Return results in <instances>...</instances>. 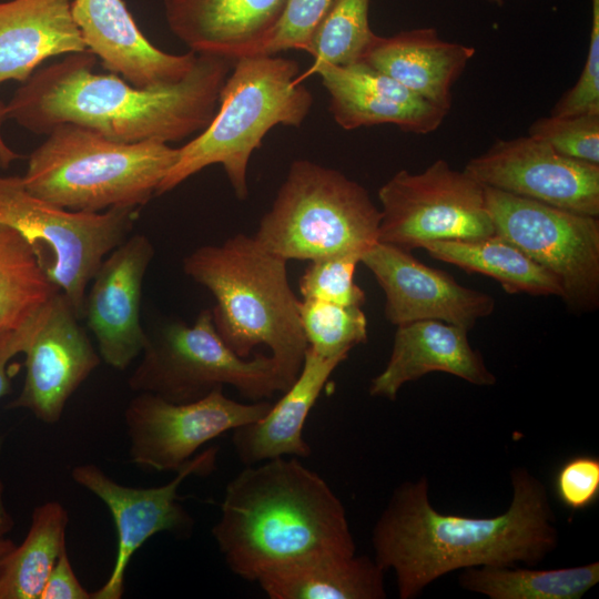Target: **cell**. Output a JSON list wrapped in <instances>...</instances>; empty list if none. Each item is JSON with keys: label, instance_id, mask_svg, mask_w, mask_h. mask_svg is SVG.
I'll list each match as a JSON object with an SVG mask.
<instances>
[{"label": "cell", "instance_id": "9", "mask_svg": "<svg viewBox=\"0 0 599 599\" xmlns=\"http://www.w3.org/2000/svg\"><path fill=\"white\" fill-rule=\"evenodd\" d=\"M139 210L72 211L30 193L21 176H0V224L27 241L48 280L80 319L91 280L102 261L130 236Z\"/></svg>", "mask_w": 599, "mask_h": 599}, {"label": "cell", "instance_id": "12", "mask_svg": "<svg viewBox=\"0 0 599 599\" xmlns=\"http://www.w3.org/2000/svg\"><path fill=\"white\" fill-rule=\"evenodd\" d=\"M271 405L236 402L223 388L181 404L138 393L124 410L130 459L142 468L177 471L204 444L261 419Z\"/></svg>", "mask_w": 599, "mask_h": 599}, {"label": "cell", "instance_id": "21", "mask_svg": "<svg viewBox=\"0 0 599 599\" xmlns=\"http://www.w3.org/2000/svg\"><path fill=\"white\" fill-rule=\"evenodd\" d=\"M466 327L440 321H417L398 325L385 368L369 385V394L395 400L409 382L441 372L477 386L495 385L497 379L468 339Z\"/></svg>", "mask_w": 599, "mask_h": 599}, {"label": "cell", "instance_id": "35", "mask_svg": "<svg viewBox=\"0 0 599 599\" xmlns=\"http://www.w3.org/2000/svg\"><path fill=\"white\" fill-rule=\"evenodd\" d=\"M599 113V0H591V27L583 69L575 83L557 101L551 115Z\"/></svg>", "mask_w": 599, "mask_h": 599}, {"label": "cell", "instance_id": "36", "mask_svg": "<svg viewBox=\"0 0 599 599\" xmlns=\"http://www.w3.org/2000/svg\"><path fill=\"white\" fill-rule=\"evenodd\" d=\"M555 493L560 502L572 510H583L599 498V459L579 455L566 460L557 470Z\"/></svg>", "mask_w": 599, "mask_h": 599}, {"label": "cell", "instance_id": "40", "mask_svg": "<svg viewBox=\"0 0 599 599\" xmlns=\"http://www.w3.org/2000/svg\"><path fill=\"white\" fill-rule=\"evenodd\" d=\"M14 547H16V544L11 539L3 538V536H0V567L3 562V559Z\"/></svg>", "mask_w": 599, "mask_h": 599}, {"label": "cell", "instance_id": "32", "mask_svg": "<svg viewBox=\"0 0 599 599\" xmlns=\"http://www.w3.org/2000/svg\"><path fill=\"white\" fill-rule=\"evenodd\" d=\"M361 257L351 253L309 261L300 278L302 298L362 307L366 295L354 280Z\"/></svg>", "mask_w": 599, "mask_h": 599}, {"label": "cell", "instance_id": "16", "mask_svg": "<svg viewBox=\"0 0 599 599\" xmlns=\"http://www.w3.org/2000/svg\"><path fill=\"white\" fill-rule=\"evenodd\" d=\"M155 251L146 235H130L101 263L91 280L82 318L92 332L101 359L123 370L145 345L141 323L142 285Z\"/></svg>", "mask_w": 599, "mask_h": 599}, {"label": "cell", "instance_id": "4", "mask_svg": "<svg viewBox=\"0 0 599 599\" xmlns=\"http://www.w3.org/2000/svg\"><path fill=\"white\" fill-rule=\"evenodd\" d=\"M183 271L215 298L211 312L224 343L241 357L266 346L292 384L308 345L287 261L264 248L254 235L240 233L195 248L183 258Z\"/></svg>", "mask_w": 599, "mask_h": 599}, {"label": "cell", "instance_id": "37", "mask_svg": "<svg viewBox=\"0 0 599 599\" xmlns=\"http://www.w3.org/2000/svg\"><path fill=\"white\" fill-rule=\"evenodd\" d=\"M51 298L22 325L0 335V398L10 393L11 389L8 372L9 362L14 356L26 352L48 316ZM2 491L3 486L0 481V536H3L13 526L12 518L3 504Z\"/></svg>", "mask_w": 599, "mask_h": 599}, {"label": "cell", "instance_id": "7", "mask_svg": "<svg viewBox=\"0 0 599 599\" xmlns=\"http://www.w3.org/2000/svg\"><path fill=\"white\" fill-rule=\"evenodd\" d=\"M380 220L363 185L335 169L296 160L254 237L287 262L363 255L378 242Z\"/></svg>", "mask_w": 599, "mask_h": 599}, {"label": "cell", "instance_id": "14", "mask_svg": "<svg viewBox=\"0 0 599 599\" xmlns=\"http://www.w3.org/2000/svg\"><path fill=\"white\" fill-rule=\"evenodd\" d=\"M464 171L484 186L599 216V164L562 155L534 136L496 140Z\"/></svg>", "mask_w": 599, "mask_h": 599}, {"label": "cell", "instance_id": "30", "mask_svg": "<svg viewBox=\"0 0 599 599\" xmlns=\"http://www.w3.org/2000/svg\"><path fill=\"white\" fill-rule=\"evenodd\" d=\"M370 0H337L316 29L306 50L313 57L303 81L325 64H349L362 59L376 33L369 27Z\"/></svg>", "mask_w": 599, "mask_h": 599}, {"label": "cell", "instance_id": "11", "mask_svg": "<svg viewBox=\"0 0 599 599\" xmlns=\"http://www.w3.org/2000/svg\"><path fill=\"white\" fill-rule=\"evenodd\" d=\"M378 200V242L412 250L432 241L495 234L485 186L444 159L418 173L399 170L379 187Z\"/></svg>", "mask_w": 599, "mask_h": 599}, {"label": "cell", "instance_id": "6", "mask_svg": "<svg viewBox=\"0 0 599 599\" xmlns=\"http://www.w3.org/2000/svg\"><path fill=\"white\" fill-rule=\"evenodd\" d=\"M47 135L29 155L22 183L33 195L72 211L140 209L179 155V148L165 142H115L72 123Z\"/></svg>", "mask_w": 599, "mask_h": 599}, {"label": "cell", "instance_id": "18", "mask_svg": "<svg viewBox=\"0 0 599 599\" xmlns=\"http://www.w3.org/2000/svg\"><path fill=\"white\" fill-rule=\"evenodd\" d=\"M71 12L87 49L134 87L172 85L193 68V51L172 54L142 33L123 0H72Z\"/></svg>", "mask_w": 599, "mask_h": 599}, {"label": "cell", "instance_id": "20", "mask_svg": "<svg viewBox=\"0 0 599 599\" xmlns=\"http://www.w3.org/2000/svg\"><path fill=\"white\" fill-rule=\"evenodd\" d=\"M286 0H164L171 32L196 54L237 60L260 54Z\"/></svg>", "mask_w": 599, "mask_h": 599}, {"label": "cell", "instance_id": "1", "mask_svg": "<svg viewBox=\"0 0 599 599\" xmlns=\"http://www.w3.org/2000/svg\"><path fill=\"white\" fill-rule=\"evenodd\" d=\"M508 509L495 517L439 512L426 477L393 491L372 530L374 559L393 570L398 597L413 599L438 578L471 567L536 566L559 544L546 486L524 467L510 473Z\"/></svg>", "mask_w": 599, "mask_h": 599}, {"label": "cell", "instance_id": "3", "mask_svg": "<svg viewBox=\"0 0 599 599\" xmlns=\"http://www.w3.org/2000/svg\"><path fill=\"white\" fill-rule=\"evenodd\" d=\"M212 536L229 569L250 581L307 556L356 554L343 502L296 457L245 466L230 480Z\"/></svg>", "mask_w": 599, "mask_h": 599}, {"label": "cell", "instance_id": "8", "mask_svg": "<svg viewBox=\"0 0 599 599\" xmlns=\"http://www.w3.org/2000/svg\"><path fill=\"white\" fill-rule=\"evenodd\" d=\"M142 357L128 384L172 403L201 399L230 385L250 402L267 400L290 383L271 355L241 357L219 335L211 309L193 324L171 321L148 333Z\"/></svg>", "mask_w": 599, "mask_h": 599}, {"label": "cell", "instance_id": "29", "mask_svg": "<svg viewBox=\"0 0 599 599\" xmlns=\"http://www.w3.org/2000/svg\"><path fill=\"white\" fill-rule=\"evenodd\" d=\"M57 292L27 241L0 224V335L22 325Z\"/></svg>", "mask_w": 599, "mask_h": 599}, {"label": "cell", "instance_id": "10", "mask_svg": "<svg viewBox=\"0 0 599 599\" xmlns=\"http://www.w3.org/2000/svg\"><path fill=\"white\" fill-rule=\"evenodd\" d=\"M495 234L508 240L559 282L567 306L599 305V220L485 186Z\"/></svg>", "mask_w": 599, "mask_h": 599}, {"label": "cell", "instance_id": "22", "mask_svg": "<svg viewBox=\"0 0 599 599\" xmlns=\"http://www.w3.org/2000/svg\"><path fill=\"white\" fill-rule=\"evenodd\" d=\"M476 53L471 45L439 37L434 28L377 35L359 61L449 112L453 88Z\"/></svg>", "mask_w": 599, "mask_h": 599}, {"label": "cell", "instance_id": "2", "mask_svg": "<svg viewBox=\"0 0 599 599\" xmlns=\"http://www.w3.org/2000/svg\"><path fill=\"white\" fill-rule=\"evenodd\" d=\"M90 51L70 53L37 69L4 104L7 120L37 134L78 124L109 140L138 143L182 141L213 119L233 60L199 54L179 82L138 88L109 73H95Z\"/></svg>", "mask_w": 599, "mask_h": 599}, {"label": "cell", "instance_id": "39", "mask_svg": "<svg viewBox=\"0 0 599 599\" xmlns=\"http://www.w3.org/2000/svg\"><path fill=\"white\" fill-rule=\"evenodd\" d=\"M7 120L4 113V103L0 101V128L2 123ZM21 155L14 152L2 139L0 133V170L8 169L10 164L19 160Z\"/></svg>", "mask_w": 599, "mask_h": 599}, {"label": "cell", "instance_id": "34", "mask_svg": "<svg viewBox=\"0 0 599 599\" xmlns=\"http://www.w3.org/2000/svg\"><path fill=\"white\" fill-rule=\"evenodd\" d=\"M337 0H286L281 20L260 54L307 50L322 21Z\"/></svg>", "mask_w": 599, "mask_h": 599}, {"label": "cell", "instance_id": "17", "mask_svg": "<svg viewBox=\"0 0 599 599\" xmlns=\"http://www.w3.org/2000/svg\"><path fill=\"white\" fill-rule=\"evenodd\" d=\"M79 321L58 291L45 321L23 353L24 383L9 408L28 409L45 424L60 420L71 396L102 361Z\"/></svg>", "mask_w": 599, "mask_h": 599}, {"label": "cell", "instance_id": "23", "mask_svg": "<svg viewBox=\"0 0 599 599\" xmlns=\"http://www.w3.org/2000/svg\"><path fill=\"white\" fill-rule=\"evenodd\" d=\"M343 362L322 357L307 347L297 377L282 397L261 419L233 429L232 443L238 460L250 466L281 457H308L312 450L303 437L305 422L332 373Z\"/></svg>", "mask_w": 599, "mask_h": 599}, {"label": "cell", "instance_id": "41", "mask_svg": "<svg viewBox=\"0 0 599 599\" xmlns=\"http://www.w3.org/2000/svg\"><path fill=\"white\" fill-rule=\"evenodd\" d=\"M487 1L498 7L504 4V0H487Z\"/></svg>", "mask_w": 599, "mask_h": 599}, {"label": "cell", "instance_id": "38", "mask_svg": "<svg viewBox=\"0 0 599 599\" xmlns=\"http://www.w3.org/2000/svg\"><path fill=\"white\" fill-rule=\"evenodd\" d=\"M39 599H91V592L82 586L73 570L67 548L53 566Z\"/></svg>", "mask_w": 599, "mask_h": 599}, {"label": "cell", "instance_id": "28", "mask_svg": "<svg viewBox=\"0 0 599 599\" xmlns=\"http://www.w3.org/2000/svg\"><path fill=\"white\" fill-rule=\"evenodd\" d=\"M598 581V561L547 570L471 567L458 578L460 588L490 599H580Z\"/></svg>", "mask_w": 599, "mask_h": 599}, {"label": "cell", "instance_id": "19", "mask_svg": "<svg viewBox=\"0 0 599 599\" xmlns=\"http://www.w3.org/2000/svg\"><path fill=\"white\" fill-rule=\"evenodd\" d=\"M329 95V112L344 130L394 124L416 134L436 131L448 111L416 95L363 61L317 69Z\"/></svg>", "mask_w": 599, "mask_h": 599}, {"label": "cell", "instance_id": "13", "mask_svg": "<svg viewBox=\"0 0 599 599\" xmlns=\"http://www.w3.org/2000/svg\"><path fill=\"white\" fill-rule=\"evenodd\" d=\"M217 448L196 454L186 461L175 477L165 485L130 487L116 483L93 464L78 465L71 470L72 479L94 494L109 509L116 530V555L106 581L91 599H121L125 572L133 555L146 540L160 532L179 537L192 534L194 520L180 502V485L192 475L204 476L215 468Z\"/></svg>", "mask_w": 599, "mask_h": 599}, {"label": "cell", "instance_id": "31", "mask_svg": "<svg viewBox=\"0 0 599 599\" xmlns=\"http://www.w3.org/2000/svg\"><path fill=\"white\" fill-rule=\"evenodd\" d=\"M298 311L308 348L322 357L345 361L352 348L367 339L362 307L301 300Z\"/></svg>", "mask_w": 599, "mask_h": 599}, {"label": "cell", "instance_id": "15", "mask_svg": "<svg viewBox=\"0 0 599 599\" xmlns=\"http://www.w3.org/2000/svg\"><path fill=\"white\" fill-rule=\"evenodd\" d=\"M385 294V317L398 326L440 321L470 329L495 309L491 295L460 285L446 272L429 267L409 250L375 243L361 257Z\"/></svg>", "mask_w": 599, "mask_h": 599}, {"label": "cell", "instance_id": "27", "mask_svg": "<svg viewBox=\"0 0 599 599\" xmlns=\"http://www.w3.org/2000/svg\"><path fill=\"white\" fill-rule=\"evenodd\" d=\"M68 510L59 501L37 506L28 534L0 567V599H39L61 552L67 548Z\"/></svg>", "mask_w": 599, "mask_h": 599}, {"label": "cell", "instance_id": "5", "mask_svg": "<svg viewBox=\"0 0 599 599\" xmlns=\"http://www.w3.org/2000/svg\"><path fill=\"white\" fill-rule=\"evenodd\" d=\"M313 104L296 61L255 54L234 61L210 124L182 148L156 194L175 189L201 170L221 164L240 201L248 196L250 159L276 125L298 128Z\"/></svg>", "mask_w": 599, "mask_h": 599}, {"label": "cell", "instance_id": "24", "mask_svg": "<svg viewBox=\"0 0 599 599\" xmlns=\"http://www.w3.org/2000/svg\"><path fill=\"white\" fill-rule=\"evenodd\" d=\"M71 1L0 2V84L26 82L49 58L89 51L73 20Z\"/></svg>", "mask_w": 599, "mask_h": 599}, {"label": "cell", "instance_id": "33", "mask_svg": "<svg viewBox=\"0 0 599 599\" xmlns=\"http://www.w3.org/2000/svg\"><path fill=\"white\" fill-rule=\"evenodd\" d=\"M528 135L545 141L562 155L599 164V113L541 116L531 123Z\"/></svg>", "mask_w": 599, "mask_h": 599}, {"label": "cell", "instance_id": "26", "mask_svg": "<svg viewBox=\"0 0 599 599\" xmlns=\"http://www.w3.org/2000/svg\"><path fill=\"white\" fill-rule=\"evenodd\" d=\"M420 248L436 260L495 278L507 293L562 296L561 286L552 274L500 235L432 241Z\"/></svg>", "mask_w": 599, "mask_h": 599}, {"label": "cell", "instance_id": "25", "mask_svg": "<svg viewBox=\"0 0 599 599\" xmlns=\"http://www.w3.org/2000/svg\"><path fill=\"white\" fill-rule=\"evenodd\" d=\"M384 575L374 557L325 552L275 566L255 581L271 599H384Z\"/></svg>", "mask_w": 599, "mask_h": 599}]
</instances>
